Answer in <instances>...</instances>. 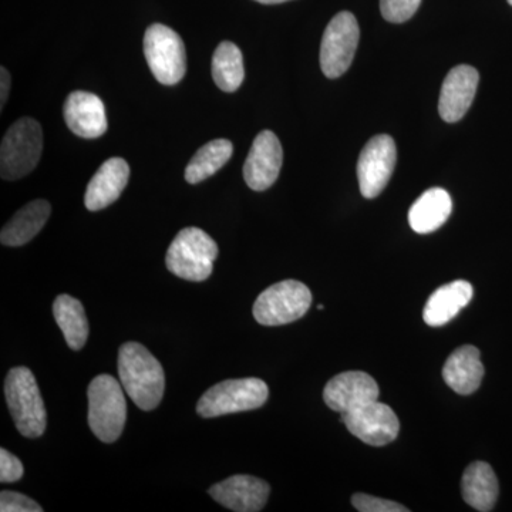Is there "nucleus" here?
Segmentation results:
<instances>
[{"label": "nucleus", "instance_id": "32", "mask_svg": "<svg viewBox=\"0 0 512 512\" xmlns=\"http://www.w3.org/2000/svg\"><path fill=\"white\" fill-rule=\"evenodd\" d=\"M508 3H510V5L512 6V0H508Z\"/></svg>", "mask_w": 512, "mask_h": 512}, {"label": "nucleus", "instance_id": "25", "mask_svg": "<svg viewBox=\"0 0 512 512\" xmlns=\"http://www.w3.org/2000/svg\"><path fill=\"white\" fill-rule=\"evenodd\" d=\"M212 77L225 93L237 92L244 82V57L232 42H222L212 57Z\"/></svg>", "mask_w": 512, "mask_h": 512}, {"label": "nucleus", "instance_id": "9", "mask_svg": "<svg viewBox=\"0 0 512 512\" xmlns=\"http://www.w3.org/2000/svg\"><path fill=\"white\" fill-rule=\"evenodd\" d=\"M360 29L355 16L340 12L326 28L320 45V67L329 79H338L348 72L359 45Z\"/></svg>", "mask_w": 512, "mask_h": 512}, {"label": "nucleus", "instance_id": "28", "mask_svg": "<svg viewBox=\"0 0 512 512\" xmlns=\"http://www.w3.org/2000/svg\"><path fill=\"white\" fill-rule=\"evenodd\" d=\"M0 511L2 512H42L40 507L32 498L26 495L13 493V491H3L0 494Z\"/></svg>", "mask_w": 512, "mask_h": 512}, {"label": "nucleus", "instance_id": "17", "mask_svg": "<svg viewBox=\"0 0 512 512\" xmlns=\"http://www.w3.org/2000/svg\"><path fill=\"white\" fill-rule=\"evenodd\" d=\"M130 178V167L123 158L104 161L87 185L84 205L89 211H101L119 200Z\"/></svg>", "mask_w": 512, "mask_h": 512}, {"label": "nucleus", "instance_id": "20", "mask_svg": "<svg viewBox=\"0 0 512 512\" xmlns=\"http://www.w3.org/2000/svg\"><path fill=\"white\" fill-rule=\"evenodd\" d=\"M50 212L52 207L45 200L29 202L3 227L0 241L6 247H22L28 244L45 227Z\"/></svg>", "mask_w": 512, "mask_h": 512}, {"label": "nucleus", "instance_id": "19", "mask_svg": "<svg viewBox=\"0 0 512 512\" xmlns=\"http://www.w3.org/2000/svg\"><path fill=\"white\" fill-rule=\"evenodd\" d=\"M473 295V285L467 281H456L441 286L434 291L424 306V322L433 328L446 325L466 308Z\"/></svg>", "mask_w": 512, "mask_h": 512}, {"label": "nucleus", "instance_id": "8", "mask_svg": "<svg viewBox=\"0 0 512 512\" xmlns=\"http://www.w3.org/2000/svg\"><path fill=\"white\" fill-rule=\"evenodd\" d=\"M144 55L158 83L174 86L187 72V53L183 39L168 26L154 23L144 36Z\"/></svg>", "mask_w": 512, "mask_h": 512}, {"label": "nucleus", "instance_id": "16", "mask_svg": "<svg viewBox=\"0 0 512 512\" xmlns=\"http://www.w3.org/2000/svg\"><path fill=\"white\" fill-rule=\"evenodd\" d=\"M64 121L72 133L82 138H99L107 131L106 107L96 94L73 92L64 103Z\"/></svg>", "mask_w": 512, "mask_h": 512}, {"label": "nucleus", "instance_id": "13", "mask_svg": "<svg viewBox=\"0 0 512 512\" xmlns=\"http://www.w3.org/2000/svg\"><path fill=\"white\" fill-rule=\"evenodd\" d=\"M377 399L379 386L376 380L365 372L340 373L333 377L323 390V400L329 409L340 414L377 402Z\"/></svg>", "mask_w": 512, "mask_h": 512}, {"label": "nucleus", "instance_id": "14", "mask_svg": "<svg viewBox=\"0 0 512 512\" xmlns=\"http://www.w3.org/2000/svg\"><path fill=\"white\" fill-rule=\"evenodd\" d=\"M271 488L266 481L252 476H232L212 485L208 494L221 504L235 512H258L265 507Z\"/></svg>", "mask_w": 512, "mask_h": 512}, {"label": "nucleus", "instance_id": "29", "mask_svg": "<svg viewBox=\"0 0 512 512\" xmlns=\"http://www.w3.org/2000/svg\"><path fill=\"white\" fill-rule=\"evenodd\" d=\"M23 464L18 457L13 456L8 450H0V481L5 483H16L23 477Z\"/></svg>", "mask_w": 512, "mask_h": 512}, {"label": "nucleus", "instance_id": "22", "mask_svg": "<svg viewBox=\"0 0 512 512\" xmlns=\"http://www.w3.org/2000/svg\"><path fill=\"white\" fill-rule=\"evenodd\" d=\"M461 491L466 503L474 510L481 512L493 510L500 488L490 464L483 461L470 464L461 480Z\"/></svg>", "mask_w": 512, "mask_h": 512}, {"label": "nucleus", "instance_id": "24", "mask_svg": "<svg viewBox=\"0 0 512 512\" xmlns=\"http://www.w3.org/2000/svg\"><path fill=\"white\" fill-rule=\"evenodd\" d=\"M234 154V146L225 138L210 141L197 151L187 168H185V181L190 184L202 183L228 163Z\"/></svg>", "mask_w": 512, "mask_h": 512}, {"label": "nucleus", "instance_id": "23", "mask_svg": "<svg viewBox=\"0 0 512 512\" xmlns=\"http://www.w3.org/2000/svg\"><path fill=\"white\" fill-rule=\"evenodd\" d=\"M53 315L70 349L80 350L89 338V320L82 302L70 295L57 296Z\"/></svg>", "mask_w": 512, "mask_h": 512}, {"label": "nucleus", "instance_id": "7", "mask_svg": "<svg viewBox=\"0 0 512 512\" xmlns=\"http://www.w3.org/2000/svg\"><path fill=\"white\" fill-rule=\"evenodd\" d=\"M312 305V293L302 282H279L265 289L254 305V318L259 325L281 326L305 316Z\"/></svg>", "mask_w": 512, "mask_h": 512}, {"label": "nucleus", "instance_id": "30", "mask_svg": "<svg viewBox=\"0 0 512 512\" xmlns=\"http://www.w3.org/2000/svg\"><path fill=\"white\" fill-rule=\"evenodd\" d=\"M10 92V74L5 67L0 69V109L3 110Z\"/></svg>", "mask_w": 512, "mask_h": 512}, {"label": "nucleus", "instance_id": "21", "mask_svg": "<svg viewBox=\"0 0 512 512\" xmlns=\"http://www.w3.org/2000/svg\"><path fill=\"white\" fill-rule=\"evenodd\" d=\"M453 211L450 194L443 188H431L414 202L409 211V224L417 234H431L443 227Z\"/></svg>", "mask_w": 512, "mask_h": 512}, {"label": "nucleus", "instance_id": "1", "mask_svg": "<svg viewBox=\"0 0 512 512\" xmlns=\"http://www.w3.org/2000/svg\"><path fill=\"white\" fill-rule=\"evenodd\" d=\"M119 376L124 392L144 412L157 409L165 390L163 366L147 348L136 342L119 350Z\"/></svg>", "mask_w": 512, "mask_h": 512}, {"label": "nucleus", "instance_id": "5", "mask_svg": "<svg viewBox=\"0 0 512 512\" xmlns=\"http://www.w3.org/2000/svg\"><path fill=\"white\" fill-rule=\"evenodd\" d=\"M43 133L36 120L23 117L6 131L0 147V175L16 181L35 170L42 157Z\"/></svg>", "mask_w": 512, "mask_h": 512}, {"label": "nucleus", "instance_id": "10", "mask_svg": "<svg viewBox=\"0 0 512 512\" xmlns=\"http://www.w3.org/2000/svg\"><path fill=\"white\" fill-rule=\"evenodd\" d=\"M396 144L390 136L382 134L370 138L357 161V180L360 192L367 200L379 197L396 167Z\"/></svg>", "mask_w": 512, "mask_h": 512}, {"label": "nucleus", "instance_id": "31", "mask_svg": "<svg viewBox=\"0 0 512 512\" xmlns=\"http://www.w3.org/2000/svg\"><path fill=\"white\" fill-rule=\"evenodd\" d=\"M256 2L264 3V5H278V3L288 2V0H256Z\"/></svg>", "mask_w": 512, "mask_h": 512}, {"label": "nucleus", "instance_id": "15", "mask_svg": "<svg viewBox=\"0 0 512 512\" xmlns=\"http://www.w3.org/2000/svg\"><path fill=\"white\" fill-rule=\"evenodd\" d=\"M480 76L474 67L457 66L448 72L439 100L441 119L447 123H457L466 116L476 97Z\"/></svg>", "mask_w": 512, "mask_h": 512}, {"label": "nucleus", "instance_id": "4", "mask_svg": "<svg viewBox=\"0 0 512 512\" xmlns=\"http://www.w3.org/2000/svg\"><path fill=\"white\" fill-rule=\"evenodd\" d=\"M89 426L103 443H114L123 433L127 420L124 389L113 376L94 377L89 386Z\"/></svg>", "mask_w": 512, "mask_h": 512}, {"label": "nucleus", "instance_id": "26", "mask_svg": "<svg viewBox=\"0 0 512 512\" xmlns=\"http://www.w3.org/2000/svg\"><path fill=\"white\" fill-rule=\"evenodd\" d=\"M421 0H380V10L387 22L403 23L412 19Z\"/></svg>", "mask_w": 512, "mask_h": 512}, {"label": "nucleus", "instance_id": "27", "mask_svg": "<svg viewBox=\"0 0 512 512\" xmlns=\"http://www.w3.org/2000/svg\"><path fill=\"white\" fill-rule=\"evenodd\" d=\"M353 507L360 512H409V508L393 501L373 497L367 494H355L352 497Z\"/></svg>", "mask_w": 512, "mask_h": 512}, {"label": "nucleus", "instance_id": "3", "mask_svg": "<svg viewBox=\"0 0 512 512\" xmlns=\"http://www.w3.org/2000/svg\"><path fill=\"white\" fill-rule=\"evenodd\" d=\"M218 245L200 228H185L178 232L165 256L168 271L185 281L202 282L210 278Z\"/></svg>", "mask_w": 512, "mask_h": 512}, {"label": "nucleus", "instance_id": "6", "mask_svg": "<svg viewBox=\"0 0 512 512\" xmlns=\"http://www.w3.org/2000/svg\"><path fill=\"white\" fill-rule=\"evenodd\" d=\"M268 397L269 389L264 380L255 377L224 380L204 393L197 403V413L204 419H214L249 412L264 406Z\"/></svg>", "mask_w": 512, "mask_h": 512}, {"label": "nucleus", "instance_id": "11", "mask_svg": "<svg viewBox=\"0 0 512 512\" xmlns=\"http://www.w3.org/2000/svg\"><path fill=\"white\" fill-rule=\"evenodd\" d=\"M342 421L353 436L369 446H386L399 436L400 423L396 413L379 400L343 413Z\"/></svg>", "mask_w": 512, "mask_h": 512}, {"label": "nucleus", "instance_id": "2", "mask_svg": "<svg viewBox=\"0 0 512 512\" xmlns=\"http://www.w3.org/2000/svg\"><path fill=\"white\" fill-rule=\"evenodd\" d=\"M5 397L16 429L28 439L43 436L47 414L42 394L28 367H15L5 380Z\"/></svg>", "mask_w": 512, "mask_h": 512}, {"label": "nucleus", "instance_id": "12", "mask_svg": "<svg viewBox=\"0 0 512 512\" xmlns=\"http://www.w3.org/2000/svg\"><path fill=\"white\" fill-rule=\"evenodd\" d=\"M282 161L281 141L272 131H262L255 137L244 164L245 183L254 191L268 190L278 180Z\"/></svg>", "mask_w": 512, "mask_h": 512}, {"label": "nucleus", "instance_id": "18", "mask_svg": "<svg viewBox=\"0 0 512 512\" xmlns=\"http://www.w3.org/2000/svg\"><path fill=\"white\" fill-rule=\"evenodd\" d=\"M483 377L484 366L481 363L480 350L474 346H461L454 350L443 367L444 382L463 396L476 392Z\"/></svg>", "mask_w": 512, "mask_h": 512}]
</instances>
